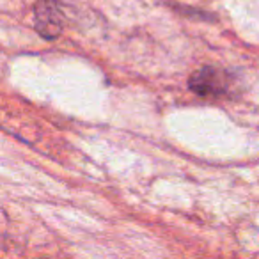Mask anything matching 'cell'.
Wrapping results in <instances>:
<instances>
[{"label":"cell","mask_w":259,"mask_h":259,"mask_svg":"<svg viewBox=\"0 0 259 259\" xmlns=\"http://www.w3.org/2000/svg\"><path fill=\"white\" fill-rule=\"evenodd\" d=\"M190 89L201 96H217L226 91V78L213 68H202L190 78Z\"/></svg>","instance_id":"cell-2"},{"label":"cell","mask_w":259,"mask_h":259,"mask_svg":"<svg viewBox=\"0 0 259 259\" xmlns=\"http://www.w3.org/2000/svg\"><path fill=\"white\" fill-rule=\"evenodd\" d=\"M36 29L45 39H55L62 30V11L59 0H37Z\"/></svg>","instance_id":"cell-1"}]
</instances>
